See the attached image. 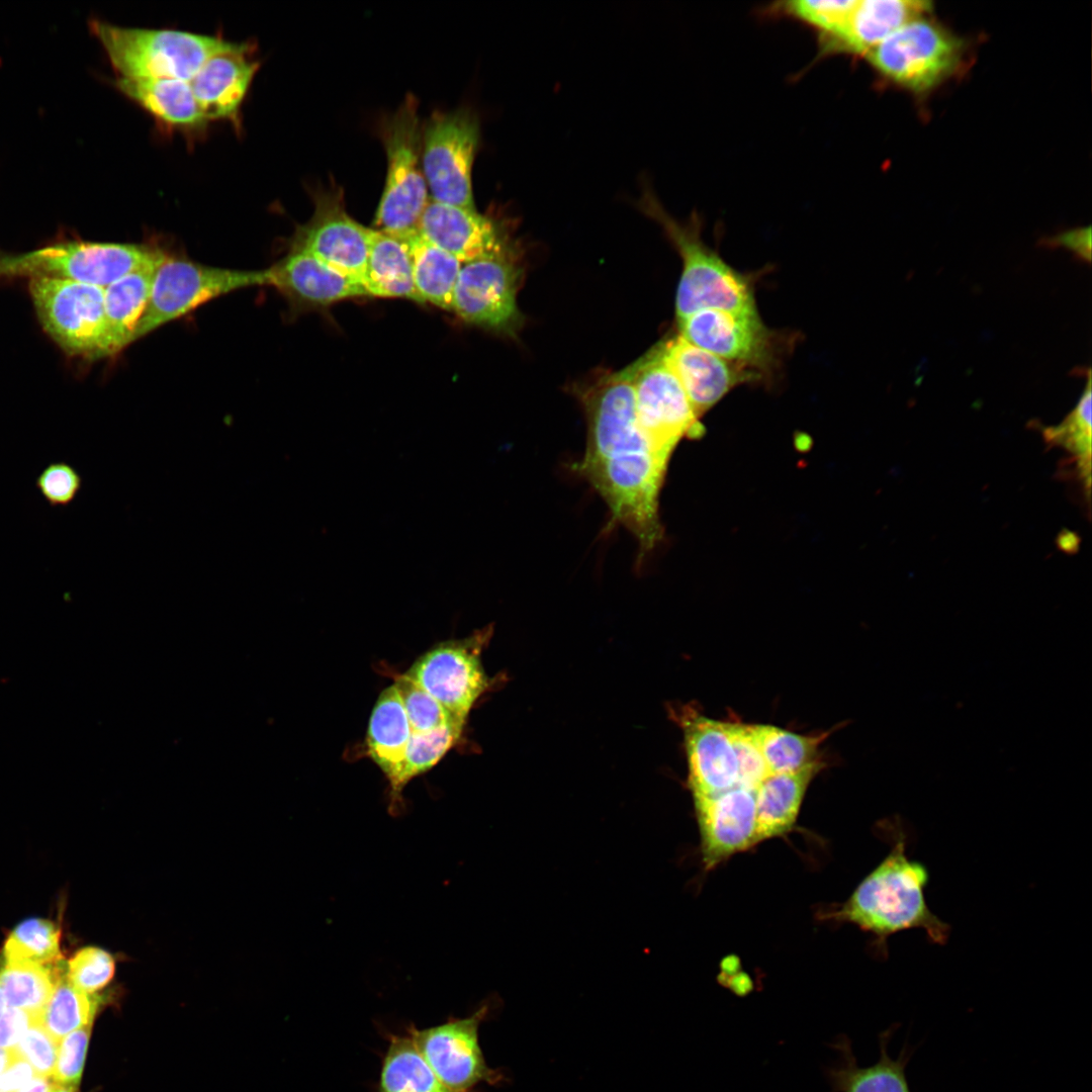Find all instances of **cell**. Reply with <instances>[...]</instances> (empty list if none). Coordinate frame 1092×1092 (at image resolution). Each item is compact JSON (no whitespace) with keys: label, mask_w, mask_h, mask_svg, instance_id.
I'll return each instance as SVG.
<instances>
[{"label":"cell","mask_w":1092,"mask_h":1092,"mask_svg":"<svg viewBox=\"0 0 1092 1092\" xmlns=\"http://www.w3.org/2000/svg\"><path fill=\"white\" fill-rule=\"evenodd\" d=\"M463 724L451 722L427 732H412L402 768L393 791L389 794V812L402 813L401 792L406 784L432 768L459 739Z\"/></svg>","instance_id":"cell-34"},{"label":"cell","mask_w":1092,"mask_h":1092,"mask_svg":"<svg viewBox=\"0 0 1092 1092\" xmlns=\"http://www.w3.org/2000/svg\"><path fill=\"white\" fill-rule=\"evenodd\" d=\"M92 33L122 78L178 79L189 82L212 56L238 48L220 35L177 29L125 27L100 19Z\"/></svg>","instance_id":"cell-3"},{"label":"cell","mask_w":1092,"mask_h":1092,"mask_svg":"<svg viewBox=\"0 0 1092 1092\" xmlns=\"http://www.w3.org/2000/svg\"><path fill=\"white\" fill-rule=\"evenodd\" d=\"M59 1087L51 1077L35 1074L16 1092H55Z\"/></svg>","instance_id":"cell-48"},{"label":"cell","mask_w":1092,"mask_h":1092,"mask_svg":"<svg viewBox=\"0 0 1092 1092\" xmlns=\"http://www.w3.org/2000/svg\"><path fill=\"white\" fill-rule=\"evenodd\" d=\"M18 1056L11 1049H0V1073L3 1072Z\"/></svg>","instance_id":"cell-49"},{"label":"cell","mask_w":1092,"mask_h":1092,"mask_svg":"<svg viewBox=\"0 0 1092 1092\" xmlns=\"http://www.w3.org/2000/svg\"><path fill=\"white\" fill-rule=\"evenodd\" d=\"M820 759L791 772L770 774L755 789V844L790 832L813 779L823 768Z\"/></svg>","instance_id":"cell-25"},{"label":"cell","mask_w":1092,"mask_h":1092,"mask_svg":"<svg viewBox=\"0 0 1092 1092\" xmlns=\"http://www.w3.org/2000/svg\"><path fill=\"white\" fill-rule=\"evenodd\" d=\"M2 258H3V255L0 254V277L2 276Z\"/></svg>","instance_id":"cell-51"},{"label":"cell","mask_w":1092,"mask_h":1092,"mask_svg":"<svg viewBox=\"0 0 1092 1092\" xmlns=\"http://www.w3.org/2000/svg\"><path fill=\"white\" fill-rule=\"evenodd\" d=\"M639 425L659 460L667 465L684 437H700L703 426L667 362L663 342L628 366Z\"/></svg>","instance_id":"cell-10"},{"label":"cell","mask_w":1092,"mask_h":1092,"mask_svg":"<svg viewBox=\"0 0 1092 1092\" xmlns=\"http://www.w3.org/2000/svg\"><path fill=\"white\" fill-rule=\"evenodd\" d=\"M406 239L419 302H430L452 311L453 292L462 263L427 241L418 231Z\"/></svg>","instance_id":"cell-30"},{"label":"cell","mask_w":1092,"mask_h":1092,"mask_svg":"<svg viewBox=\"0 0 1092 1092\" xmlns=\"http://www.w3.org/2000/svg\"><path fill=\"white\" fill-rule=\"evenodd\" d=\"M311 194L312 215L295 229L289 251L309 254L361 281L372 229L348 213L342 187L331 184L318 187Z\"/></svg>","instance_id":"cell-13"},{"label":"cell","mask_w":1092,"mask_h":1092,"mask_svg":"<svg viewBox=\"0 0 1092 1092\" xmlns=\"http://www.w3.org/2000/svg\"><path fill=\"white\" fill-rule=\"evenodd\" d=\"M419 234L461 263L512 248L503 224L476 209L430 200Z\"/></svg>","instance_id":"cell-21"},{"label":"cell","mask_w":1092,"mask_h":1092,"mask_svg":"<svg viewBox=\"0 0 1092 1092\" xmlns=\"http://www.w3.org/2000/svg\"><path fill=\"white\" fill-rule=\"evenodd\" d=\"M737 759L739 786L756 789L768 770L748 724L726 722Z\"/></svg>","instance_id":"cell-42"},{"label":"cell","mask_w":1092,"mask_h":1092,"mask_svg":"<svg viewBox=\"0 0 1092 1092\" xmlns=\"http://www.w3.org/2000/svg\"><path fill=\"white\" fill-rule=\"evenodd\" d=\"M1053 244L1061 245L1073 251L1081 259L1091 260V229L1081 228L1057 236Z\"/></svg>","instance_id":"cell-47"},{"label":"cell","mask_w":1092,"mask_h":1092,"mask_svg":"<svg viewBox=\"0 0 1092 1092\" xmlns=\"http://www.w3.org/2000/svg\"><path fill=\"white\" fill-rule=\"evenodd\" d=\"M394 686L413 732L431 731L451 722L460 723L405 673L396 677Z\"/></svg>","instance_id":"cell-38"},{"label":"cell","mask_w":1092,"mask_h":1092,"mask_svg":"<svg viewBox=\"0 0 1092 1092\" xmlns=\"http://www.w3.org/2000/svg\"><path fill=\"white\" fill-rule=\"evenodd\" d=\"M166 254L144 244L68 241L18 255H3V276H48L105 288L160 263Z\"/></svg>","instance_id":"cell-6"},{"label":"cell","mask_w":1092,"mask_h":1092,"mask_svg":"<svg viewBox=\"0 0 1092 1092\" xmlns=\"http://www.w3.org/2000/svg\"><path fill=\"white\" fill-rule=\"evenodd\" d=\"M34 1019L9 1004L0 1009V1049L14 1048Z\"/></svg>","instance_id":"cell-45"},{"label":"cell","mask_w":1092,"mask_h":1092,"mask_svg":"<svg viewBox=\"0 0 1092 1092\" xmlns=\"http://www.w3.org/2000/svg\"><path fill=\"white\" fill-rule=\"evenodd\" d=\"M65 972L63 962L57 965L4 962L0 967V987L10 1006L38 1018Z\"/></svg>","instance_id":"cell-32"},{"label":"cell","mask_w":1092,"mask_h":1092,"mask_svg":"<svg viewBox=\"0 0 1092 1092\" xmlns=\"http://www.w3.org/2000/svg\"><path fill=\"white\" fill-rule=\"evenodd\" d=\"M891 826L890 852L827 917L857 926L884 946L889 936L914 928L923 929L932 942L944 944L950 927L926 902L928 870L907 855V834L901 824L897 821Z\"/></svg>","instance_id":"cell-2"},{"label":"cell","mask_w":1092,"mask_h":1092,"mask_svg":"<svg viewBox=\"0 0 1092 1092\" xmlns=\"http://www.w3.org/2000/svg\"><path fill=\"white\" fill-rule=\"evenodd\" d=\"M267 283V269L213 267L166 255L155 270L150 297L131 343L216 297Z\"/></svg>","instance_id":"cell-7"},{"label":"cell","mask_w":1092,"mask_h":1092,"mask_svg":"<svg viewBox=\"0 0 1092 1092\" xmlns=\"http://www.w3.org/2000/svg\"><path fill=\"white\" fill-rule=\"evenodd\" d=\"M114 85L156 121L170 128L195 132L204 129L208 123L187 81L116 77Z\"/></svg>","instance_id":"cell-26"},{"label":"cell","mask_w":1092,"mask_h":1092,"mask_svg":"<svg viewBox=\"0 0 1092 1092\" xmlns=\"http://www.w3.org/2000/svg\"><path fill=\"white\" fill-rule=\"evenodd\" d=\"M896 1029L893 1025L879 1035L880 1058L868 1067L858 1065L848 1036L839 1035L832 1044L839 1061L825 1069L832 1092H911L906 1069L914 1050L904 1044L895 1059L888 1052Z\"/></svg>","instance_id":"cell-23"},{"label":"cell","mask_w":1092,"mask_h":1092,"mask_svg":"<svg viewBox=\"0 0 1092 1092\" xmlns=\"http://www.w3.org/2000/svg\"><path fill=\"white\" fill-rule=\"evenodd\" d=\"M29 293L41 326L67 355L108 357L104 288L34 276L29 278Z\"/></svg>","instance_id":"cell-9"},{"label":"cell","mask_w":1092,"mask_h":1092,"mask_svg":"<svg viewBox=\"0 0 1092 1092\" xmlns=\"http://www.w3.org/2000/svg\"><path fill=\"white\" fill-rule=\"evenodd\" d=\"M480 142V121L470 107L434 111L423 123L422 163L430 199L476 209L472 168Z\"/></svg>","instance_id":"cell-8"},{"label":"cell","mask_w":1092,"mask_h":1092,"mask_svg":"<svg viewBox=\"0 0 1092 1092\" xmlns=\"http://www.w3.org/2000/svg\"><path fill=\"white\" fill-rule=\"evenodd\" d=\"M522 274L512 248L462 263L452 311L470 325L515 335L523 322L517 304Z\"/></svg>","instance_id":"cell-11"},{"label":"cell","mask_w":1092,"mask_h":1092,"mask_svg":"<svg viewBox=\"0 0 1092 1092\" xmlns=\"http://www.w3.org/2000/svg\"><path fill=\"white\" fill-rule=\"evenodd\" d=\"M689 343L762 376L776 364L778 338L756 311L707 308L678 321Z\"/></svg>","instance_id":"cell-16"},{"label":"cell","mask_w":1092,"mask_h":1092,"mask_svg":"<svg viewBox=\"0 0 1092 1092\" xmlns=\"http://www.w3.org/2000/svg\"><path fill=\"white\" fill-rule=\"evenodd\" d=\"M55 1092H79L78 1088L59 1087Z\"/></svg>","instance_id":"cell-50"},{"label":"cell","mask_w":1092,"mask_h":1092,"mask_svg":"<svg viewBox=\"0 0 1092 1092\" xmlns=\"http://www.w3.org/2000/svg\"><path fill=\"white\" fill-rule=\"evenodd\" d=\"M59 1044L35 1018L12 1049L32 1067L36 1075L51 1077L58 1059Z\"/></svg>","instance_id":"cell-44"},{"label":"cell","mask_w":1092,"mask_h":1092,"mask_svg":"<svg viewBox=\"0 0 1092 1092\" xmlns=\"http://www.w3.org/2000/svg\"><path fill=\"white\" fill-rule=\"evenodd\" d=\"M35 1075L32 1067L17 1057L0 1073V1092H16Z\"/></svg>","instance_id":"cell-46"},{"label":"cell","mask_w":1092,"mask_h":1092,"mask_svg":"<svg viewBox=\"0 0 1092 1092\" xmlns=\"http://www.w3.org/2000/svg\"><path fill=\"white\" fill-rule=\"evenodd\" d=\"M487 631L438 645L422 655L405 674L430 694L456 721L465 723L489 687L480 660Z\"/></svg>","instance_id":"cell-15"},{"label":"cell","mask_w":1092,"mask_h":1092,"mask_svg":"<svg viewBox=\"0 0 1092 1092\" xmlns=\"http://www.w3.org/2000/svg\"><path fill=\"white\" fill-rule=\"evenodd\" d=\"M748 726L769 775L796 771L817 760L819 746L829 734L801 735L768 724Z\"/></svg>","instance_id":"cell-33"},{"label":"cell","mask_w":1092,"mask_h":1092,"mask_svg":"<svg viewBox=\"0 0 1092 1092\" xmlns=\"http://www.w3.org/2000/svg\"><path fill=\"white\" fill-rule=\"evenodd\" d=\"M639 206L662 226L682 259L675 295L677 322L707 308L757 310L751 280L701 240L698 225L678 223L648 189L643 192Z\"/></svg>","instance_id":"cell-4"},{"label":"cell","mask_w":1092,"mask_h":1092,"mask_svg":"<svg viewBox=\"0 0 1092 1092\" xmlns=\"http://www.w3.org/2000/svg\"><path fill=\"white\" fill-rule=\"evenodd\" d=\"M693 800L706 869L756 845L755 789L737 786Z\"/></svg>","instance_id":"cell-17"},{"label":"cell","mask_w":1092,"mask_h":1092,"mask_svg":"<svg viewBox=\"0 0 1092 1092\" xmlns=\"http://www.w3.org/2000/svg\"><path fill=\"white\" fill-rule=\"evenodd\" d=\"M662 342L667 362L698 418L732 388L762 377L689 343L679 334Z\"/></svg>","instance_id":"cell-22"},{"label":"cell","mask_w":1092,"mask_h":1092,"mask_svg":"<svg viewBox=\"0 0 1092 1092\" xmlns=\"http://www.w3.org/2000/svg\"><path fill=\"white\" fill-rule=\"evenodd\" d=\"M91 1026L76 1029L60 1040L58 1059L51 1078L60 1087L78 1088L88 1049Z\"/></svg>","instance_id":"cell-41"},{"label":"cell","mask_w":1092,"mask_h":1092,"mask_svg":"<svg viewBox=\"0 0 1092 1092\" xmlns=\"http://www.w3.org/2000/svg\"><path fill=\"white\" fill-rule=\"evenodd\" d=\"M676 718L684 732L692 796H713L739 786L736 754L726 722L689 707L677 712Z\"/></svg>","instance_id":"cell-18"},{"label":"cell","mask_w":1092,"mask_h":1092,"mask_svg":"<svg viewBox=\"0 0 1092 1092\" xmlns=\"http://www.w3.org/2000/svg\"><path fill=\"white\" fill-rule=\"evenodd\" d=\"M412 732L402 702L393 684L379 695L367 730L368 753L387 778L389 794L393 791L400 775Z\"/></svg>","instance_id":"cell-27"},{"label":"cell","mask_w":1092,"mask_h":1092,"mask_svg":"<svg viewBox=\"0 0 1092 1092\" xmlns=\"http://www.w3.org/2000/svg\"><path fill=\"white\" fill-rule=\"evenodd\" d=\"M158 265L131 272L104 288L108 357L131 344L134 330L146 309Z\"/></svg>","instance_id":"cell-29"},{"label":"cell","mask_w":1092,"mask_h":1092,"mask_svg":"<svg viewBox=\"0 0 1092 1092\" xmlns=\"http://www.w3.org/2000/svg\"><path fill=\"white\" fill-rule=\"evenodd\" d=\"M867 56L889 79L922 92L954 71L961 58V43L943 27L920 16L900 27Z\"/></svg>","instance_id":"cell-12"},{"label":"cell","mask_w":1092,"mask_h":1092,"mask_svg":"<svg viewBox=\"0 0 1092 1092\" xmlns=\"http://www.w3.org/2000/svg\"><path fill=\"white\" fill-rule=\"evenodd\" d=\"M930 3L920 0H857L842 30L827 40L831 50L868 54L900 27L923 16Z\"/></svg>","instance_id":"cell-24"},{"label":"cell","mask_w":1092,"mask_h":1092,"mask_svg":"<svg viewBox=\"0 0 1092 1092\" xmlns=\"http://www.w3.org/2000/svg\"><path fill=\"white\" fill-rule=\"evenodd\" d=\"M1091 373L1074 410L1058 426L1044 430V438L1052 444L1061 445L1076 456L1080 477L1090 490L1091 472Z\"/></svg>","instance_id":"cell-36"},{"label":"cell","mask_w":1092,"mask_h":1092,"mask_svg":"<svg viewBox=\"0 0 1092 1092\" xmlns=\"http://www.w3.org/2000/svg\"><path fill=\"white\" fill-rule=\"evenodd\" d=\"M252 52V43L242 41L238 48L209 58L189 81L207 122L240 124L242 105L260 66Z\"/></svg>","instance_id":"cell-20"},{"label":"cell","mask_w":1092,"mask_h":1092,"mask_svg":"<svg viewBox=\"0 0 1092 1092\" xmlns=\"http://www.w3.org/2000/svg\"><path fill=\"white\" fill-rule=\"evenodd\" d=\"M3 957L9 963L57 965L62 962L60 930L49 920H25L9 934Z\"/></svg>","instance_id":"cell-37"},{"label":"cell","mask_w":1092,"mask_h":1092,"mask_svg":"<svg viewBox=\"0 0 1092 1092\" xmlns=\"http://www.w3.org/2000/svg\"><path fill=\"white\" fill-rule=\"evenodd\" d=\"M586 447L576 470L607 504L612 522L636 539L643 560L662 538L658 496L666 466L641 429L629 368L577 388Z\"/></svg>","instance_id":"cell-1"},{"label":"cell","mask_w":1092,"mask_h":1092,"mask_svg":"<svg viewBox=\"0 0 1092 1092\" xmlns=\"http://www.w3.org/2000/svg\"><path fill=\"white\" fill-rule=\"evenodd\" d=\"M488 1012L485 1003L466 1017H451L422 1029L414 1024L406 1027L430 1067L452 1092H474L481 1084L495 1085L503 1080L502 1073L486 1064L479 1043V1026Z\"/></svg>","instance_id":"cell-14"},{"label":"cell","mask_w":1092,"mask_h":1092,"mask_svg":"<svg viewBox=\"0 0 1092 1092\" xmlns=\"http://www.w3.org/2000/svg\"><path fill=\"white\" fill-rule=\"evenodd\" d=\"M379 131L387 168L374 229L406 238L418 231L431 200L422 163L423 123L417 97L406 94L381 120Z\"/></svg>","instance_id":"cell-5"},{"label":"cell","mask_w":1092,"mask_h":1092,"mask_svg":"<svg viewBox=\"0 0 1092 1092\" xmlns=\"http://www.w3.org/2000/svg\"><path fill=\"white\" fill-rule=\"evenodd\" d=\"M855 4L856 0H798L787 2L785 7L822 32L827 41L842 30Z\"/></svg>","instance_id":"cell-40"},{"label":"cell","mask_w":1092,"mask_h":1092,"mask_svg":"<svg viewBox=\"0 0 1092 1092\" xmlns=\"http://www.w3.org/2000/svg\"><path fill=\"white\" fill-rule=\"evenodd\" d=\"M361 283L368 296L419 302L407 239L372 229Z\"/></svg>","instance_id":"cell-28"},{"label":"cell","mask_w":1092,"mask_h":1092,"mask_svg":"<svg viewBox=\"0 0 1092 1092\" xmlns=\"http://www.w3.org/2000/svg\"><path fill=\"white\" fill-rule=\"evenodd\" d=\"M100 1003L96 994L90 995L76 988L65 972L37 1020L60 1042L70 1032L92 1025Z\"/></svg>","instance_id":"cell-35"},{"label":"cell","mask_w":1092,"mask_h":1092,"mask_svg":"<svg viewBox=\"0 0 1092 1092\" xmlns=\"http://www.w3.org/2000/svg\"><path fill=\"white\" fill-rule=\"evenodd\" d=\"M378 1092H452L438 1078L414 1038L388 1034L381 1063Z\"/></svg>","instance_id":"cell-31"},{"label":"cell","mask_w":1092,"mask_h":1092,"mask_svg":"<svg viewBox=\"0 0 1092 1092\" xmlns=\"http://www.w3.org/2000/svg\"><path fill=\"white\" fill-rule=\"evenodd\" d=\"M115 972L112 956L106 950L87 946L78 950L66 966L68 980L79 990L94 995L107 986Z\"/></svg>","instance_id":"cell-39"},{"label":"cell","mask_w":1092,"mask_h":1092,"mask_svg":"<svg viewBox=\"0 0 1092 1092\" xmlns=\"http://www.w3.org/2000/svg\"><path fill=\"white\" fill-rule=\"evenodd\" d=\"M266 269L267 285L276 288L297 310L324 308L342 300L368 296L360 280L306 253L289 251Z\"/></svg>","instance_id":"cell-19"},{"label":"cell","mask_w":1092,"mask_h":1092,"mask_svg":"<svg viewBox=\"0 0 1092 1092\" xmlns=\"http://www.w3.org/2000/svg\"><path fill=\"white\" fill-rule=\"evenodd\" d=\"M35 487L52 508H65L79 493L82 477L71 464L53 462L36 477Z\"/></svg>","instance_id":"cell-43"}]
</instances>
